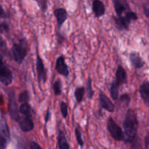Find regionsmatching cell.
Here are the masks:
<instances>
[{
  "mask_svg": "<svg viewBox=\"0 0 149 149\" xmlns=\"http://www.w3.org/2000/svg\"><path fill=\"white\" fill-rule=\"evenodd\" d=\"M19 125L21 130L25 132H30L34 127V124L30 116H26V117L19 120Z\"/></svg>",
  "mask_w": 149,
  "mask_h": 149,
  "instance_id": "obj_10",
  "label": "cell"
},
{
  "mask_svg": "<svg viewBox=\"0 0 149 149\" xmlns=\"http://www.w3.org/2000/svg\"><path fill=\"white\" fill-rule=\"evenodd\" d=\"M113 5H114L115 11L118 16H122V13L127 8V4H124L121 0H113Z\"/></svg>",
  "mask_w": 149,
  "mask_h": 149,
  "instance_id": "obj_18",
  "label": "cell"
},
{
  "mask_svg": "<svg viewBox=\"0 0 149 149\" xmlns=\"http://www.w3.org/2000/svg\"><path fill=\"white\" fill-rule=\"evenodd\" d=\"M93 10L96 17H100L105 14L106 7L104 4L100 0H93Z\"/></svg>",
  "mask_w": 149,
  "mask_h": 149,
  "instance_id": "obj_12",
  "label": "cell"
},
{
  "mask_svg": "<svg viewBox=\"0 0 149 149\" xmlns=\"http://www.w3.org/2000/svg\"><path fill=\"white\" fill-rule=\"evenodd\" d=\"M108 130L112 138L116 141H121L124 139V132L122 128L114 122L113 118L109 117L107 122Z\"/></svg>",
  "mask_w": 149,
  "mask_h": 149,
  "instance_id": "obj_4",
  "label": "cell"
},
{
  "mask_svg": "<svg viewBox=\"0 0 149 149\" xmlns=\"http://www.w3.org/2000/svg\"><path fill=\"white\" fill-rule=\"evenodd\" d=\"M84 93H85V88L84 87H81L76 89L74 95H75V97L78 103H81L82 101Z\"/></svg>",
  "mask_w": 149,
  "mask_h": 149,
  "instance_id": "obj_20",
  "label": "cell"
},
{
  "mask_svg": "<svg viewBox=\"0 0 149 149\" xmlns=\"http://www.w3.org/2000/svg\"><path fill=\"white\" fill-rule=\"evenodd\" d=\"M3 66V62H2V57L0 55V68Z\"/></svg>",
  "mask_w": 149,
  "mask_h": 149,
  "instance_id": "obj_35",
  "label": "cell"
},
{
  "mask_svg": "<svg viewBox=\"0 0 149 149\" xmlns=\"http://www.w3.org/2000/svg\"><path fill=\"white\" fill-rule=\"evenodd\" d=\"M13 57L16 62L21 64L28 53V44L26 39H20L19 43L14 44L12 47Z\"/></svg>",
  "mask_w": 149,
  "mask_h": 149,
  "instance_id": "obj_2",
  "label": "cell"
},
{
  "mask_svg": "<svg viewBox=\"0 0 149 149\" xmlns=\"http://www.w3.org/2000/svg\"><path fill=\"white\" fill-rule=\"evenodd\" d=\"M130 98L129 95L125 94L123 95H122L120 98V102L122 103H125L126 105H128L130 103Z\"/></svg>",
  "mask_w": 149,
  "mask_h": 149,
  "instance_id": "obj_28",
  "label": "cell"
},
{
  "mask_svg": "<svg viewBox=\"0 0 149 149\" xmlns=\"http://www.w3.org/2000/svg\"><path fill=\"white\" fill-rule=\"evenodd\" d=\"M10 140V132L8 124L4 116L0 119V146L5 148Z\"/></svg>",
  "mask_w": 149,
  "mask_h": 149,
  "instance_id": "obj_3",
  "label": "cell"
},
{
  "mask_svg": "<svg viewBox=\"0 0 149 149\" xmlns=\"http://www.w3.org/2000/svg\"><path fill=\"white\" fill-rule=\"evenodd\" d=\"M61 111L62 113L63 116L64 118H66L68 116V106H67L66 103L62 102L61 104Z\"/></svg>",
  "mask_w": 149,
  "mask_h": 149,
  "instance_id": "obj_26",
  "label": "cell"
},
{
  "mask_svg": "<svg viewBox=\"0 0 149 149\" xmlns=\"http://www.w3.org/2000/svg\"><path fill=\"white\" fill-rule=\"evenodd\" d=\"M4 10H3L2 7H1V4H0V17H2V16H4Z\"/></svg>",
  "mask_w": 149,
  "mask_h": 149,
  "instance_id": "obj_34",
  "label": "cell"
},
{
  "mask_svg": "<svg viewBox=\"0 0 149 149\" xmlns=\"http://www.w3.org/2000/svg\"><path fill=\"white\" fill-rule=\"evenodd\" d=\"M61 87H62V84H61V80L58 79L53 85V90L55 95H60L61 94V93H62Z\"/></svg>",
  "mask_w": 149,
  "mask_h": 149,
  "instance_id": "obj_23",
  "label": "cell"
},
{
  "mask_svg": "<svg viewBox=\"0 0 149 149\" xmlns=\"http://www.w3.org/2000/svg\"><path fill=\"white\" fill-rule=\"evenodd\" d=\"M119 85L116 82L113 81L111 84V87L110 88V93H111V97L112 99L114 100H116L119 97Z\"/></svg>",
  "mask_w": 149,
  "mask_h": 149,
  "instance_id": "obj_19",
  "label": "cell"
},
{
  "mask_svg": "<svg viewBox=\"0 0 149 149\" xmlns=\"http://www.w3.org/2000/svg\"><path fill=\"white\" fill-rule=\"evenodd\" d=\"M115 19V23H116V26H118V28H119L120 29H127L128 26H129L130 23V20H129L127 19V17L126 16H118V17Z\"/></svg>",
  "mask_w": 149,
  "mask_h": 149,
  "instance_id": "obj_17",
  "label": "cell"
},
{
  "mask_svg": "<svg viewBox=\"0 0 149 149\" xmlns=\"http://www.w3.org/2000/svg\"><path fill=\"white\" fill-rule=\"evenodd\" d=\"M55 68L60 74L64 76V77H68V74H69L68 66L65 62V58L63 55L57 59Z\"/></svg>",
  "mask_w": 149,
  "mask_h": 149,
  "instance_id": "obj_9",
  "label": "cell"
},
{
  "mask_svg": "<svg viewBox=\"0 0 149 149\" xmlns=\"http://www.w3.org/2000/svg\"><path fill=\"white\" fill-rule=\"evenodd\" d=\"M29 100V94L28 91L25 90V91L22 92L20 93L18 97V101L20 103H26L28 100Z\"/></svg>",
  "mask_w": 149,
  "mask_h": 149,
  "instance_id": "obj_24",
  "label": "cell"
},
{
  "mask_svg": "<svg viewBox=\"0 0 149 149\" xmlns=\"http://www.w3.org/2000/svg\"><path fill=\"white\" fill-rule=\"evenodd\" d=\"M9 30V26L6 23H0V33H4Z\"/></svg>",
  "mask_w": 149,
  "mask_h": 149,
  "instance_id": "obj_29",
  "label": "cell"
},
{
  "mask_svg": "<svg viewBox=\"0 0 149 149\" xmlns=\"http://www.w3.org/2000/svg\"><path fill=\"white\" fill-rule=\"evenodd\" d=\"M116 83L119 85L121 84H124L127 81V74L125 70L124 69L122 65H119L117 68L116 73V80H115Z\"/></svg>",
  "mask_w": 149,
  "mask_h": 149,
  "instance_id": "obj_15",
  "label": "cell"
},
{
  "mask_svg": "<svg viewBox=\"0 0 149 149\" xmlns=\"http://www.w3.org/2000/svg\"><path fill=\"white\" fill-rule=\"evenodd\" d=\"M145 147L146 148L149 149V134L145 138Z\"/></svg>",
  "mask_w": 149,
  "mask_h": 149,
  "instance_id": "obj_32",
  "label": "cell"
},
{
  "mask_svg": "<svg viewBox=\"0 0 149 149\" xmlns=\"http://www.w3.org/2000/svg\"><path fill=\"white\" fill-rule=\"evenodd\" d=\"M130 60L132 63V65L135 67V68H141L143 66L144 62L141 59L139 54L136 52H131L130 55Z\"/></svg>",
  "mask_w": 149,
  "mask_h": 149,
  "instance_id": "obj_14",
  "label": "cell"
},
{
  "mask_svg": "<svg viewBox=\"0 0 149 149\" xmlns=\"http://www.w3.org/2000/svg\"><path fill=\"white\" fill-rule=\"evenodd\" d=\"M144 12H145L146 15L148 16V17H149V11H148V10H147V9H145V10H144Z\"/></svg>",
  "mask_w": 149,
  "mask_h": 149,
  "instance_id": "obj_36",
  "label": "cell"
},
{
  "mask_svg": "<svg viewBox=\"0 0 149 149\" xmlns=\"http://www.w3.org/2000/svg\"><path fill=\"white\" fill-rule=\"evenodd\" d=\"M58 144L60 149H69L70 146L68 143L65 133L63 131H60L58 135Z\"/></svg>",
  "mask_w": 149,
  "mask_h": 149,
  "instance_id": "obj_16",
  "label": "cell"
},
{
  "mask_svg": "<svg viewBox=\"0 0 149 149\" xmlns=\"http://www.w3.org/2000/svg\"><path fill=\"white\" fill-rule=\"evenodd\" d=\"M140 95L145 104L149 107V82L145 81L140 87Z\"/></svg>",
  "mask_w": 149,
  "mask_h": 149,
  "instance_id": "obj_13",
  "label": "cell"
},
{
  "mask_svg": "<svg viewBox=\"0 0 149 149\" xmlns=\"http://www.w3.org/2000/svg\"><path fill=\"white\" fill-rule=\"evenodd\" d=\"M95 94V92L93 90V87H92V80L91 79L89 78L87 81V97H88L90 100H91L93 98V95Z\"/></svg>",
  "mask_w": 149,
  "mask_h": 149,
  "instance_id": "obj_22",
  "label": "cell"
},
{
  "mask_svg": "<svg viewBox=\"0 0 149 149\" xmlns=\"http://www.w3.org/2000/svg\"><path fill=\"white\" fill-rule=\"evenodd\" d=\"M36 71H37L38 78L39 81L45 83L47 81V74L45 70V65H44L43 61L39 55L36 57Z\"/></svg>",
  "mask_w": 149,
  "mask_h": 149,
  "instance_id": "obj_8",
  "label": "cell"
},
{
  "mask_svg": "<svg viewBox=\"0 0 149 149\" xmlns=\"http://www.w3.org/2000/svg\"><path fill=\"white\" fill-rule=\"evenodd\" d=\"M138 120L136 114L132 109L127 111L124 120V141L126 143L131 142L135 138L138 130Z\"/></svg>",
  "mask_w": 149,
  "mask_h": 149,
  "instance_id": "obj_1",
  "label": "cell"
},
{
  "mask_svg": "<svg viewBox=\"0 0 149 149\" xmlns=\"http://www.w3.org/2000/svg\"><path fill=\"white\" fill-rule=\"evenodd\" d=\"M19 112L24 116H30L31 106L28 103H23L19 109Z\"/></svg>",
  "mask_w": 149,
  "mask_h": 149,
  "instance_id": "obj_21",
  "label": "cell"
},
{
  "mask_svg": "<svg viewBox=\"0 0 149 149\" xmlns=\"http://www.w3.org/2000/svg\"><path fill=\"white\" fill-rule=\"evenodd\" d=\"M99 102H100L101 107L106 109L108 111L113 112L114 111V104L112 103L111 100L109 98V97L102 91H100V94H99Z\"/></svg>",
  "mask_w": 149,
  "mask_h": 149,
  "instance_id": "obj_6",
  "label": "cell"
},
{
  "mask_svg": "<svg viewBox=\"0 0 149 149\" xmlns=\"http://www.w3.org/2000/svg\"><path fill=\"white\" fill-rule=\"evenodd\" d=\"M9 113L10 116L13 120L15 122H19L20 116L18 114V109H17V103L15 99L13 93H10V100H9Z\"/></svg>",
  "mask_w": 149,
  "mask_h": 149,
  "instance_id": "obj_5",
  "label": "cell"
},
{
  "mask_svg": "<svg viewBox=\"0 0 149 149\" xmlns=\"http://www.w3.org/2000/svg\"><path fill=\"white\" fill-rule=\"evenodd\" d=\"M50 117H51V114L50 113H49V110H48L46 113V116H45V122H46V123L49 120Z\"/></svg>",
  "mask_w": 149,
  "mask_h": 149,
  "instance_id": "obj_33",
  "label": "cell"
},
{
  "mask_svg": "<svg viewBox=\"0 0 149 149\" xmlns=\"http://www.w3.org/2000/svg\"><path fill=\"white\" fill-rule=\"evenodd\" d=\"M30 148L31 149H41L42 147L39 144L36 143V142H31V143L30 145Z\"/></svg>",
  "mask_w": 149,
  "mask_h": 149,
  "instance_id": "obj_31",
  "label": "cell"
},
{
  "mask_svg": "<svg viewBox=\"0 0 149 149\" xmlns=\"http://www.w3.org/2000/svg\"><path fill=\"white\" fill-rule=\"evenodd\" d=\"M13 74L9 68L5 66L0 68V82L4 85L8 86L13 82Z\"/></svg>",
  "mask_w": 149,
  "mask_h": 149,
  "instance_id": "obj_7",
  "label": "cell"
},
{
  "mask_svg": "<svg viewBox=\"0 0 149 149\" xmlns=\"http://www.w3.org/2000/svg\"><path fill=\"white\" fill-rule=\"evenodd\" d=\"M54 15L57 20L58 28H61L68 17L66 10L64 8H58L54 11Z\"/></svg>",
  "mask_w": 149,
  "mask_h": 149,
  "instance_id": "obj_11",
  "label": "cell"
},
{
  "mask_svg": "<svg viewBox=\"0 0 149 149\" xmlns=\"http://www.w3.org/2000/svg\"><path fill=\"white\" fill-rule=\"evenodd\" d=\"M125 16H126V17H127L128 20H130V21L132 20H135L138 19V16H137L136 13H133V12H128Z\"/></svg>",
  "mask_w": 149,
  "mask_h": 149,
  "instance_id": "obj_27",
  "label": "cell"
},
{
  "mask_svg": "<svg viewBox=\"0 0 149 149\" xmlns=\"http://www.w3.org/2000/svg\"><path fill=\"white\" fill-rule=\"evenodd\" d=\"M75 135L79 145L80 146H83V145H84V141H83L82 138H81V132H80V130L78 128H76L75 129Z\"/></svg>",
  "mask_w": 149,
  "mask_h": 149,
  "instance_id": "obj_25",
  "label": "cell"
},
{
  "mask_svg": "<svg viewBox=\"0 0 149 149\" xmlns=\"http://www.w3.org/2000/svg\"><path fill=\"white\" fill-rule=\"evenodd\" d=\"M41 3V7L43 12H45L47 8V0H40Z\"/></svg>",
  "mask_w": 149,
  "mask_h": 149,
  "instance_id": "obj_30",
  "label": "cell"
}]
</instances>
